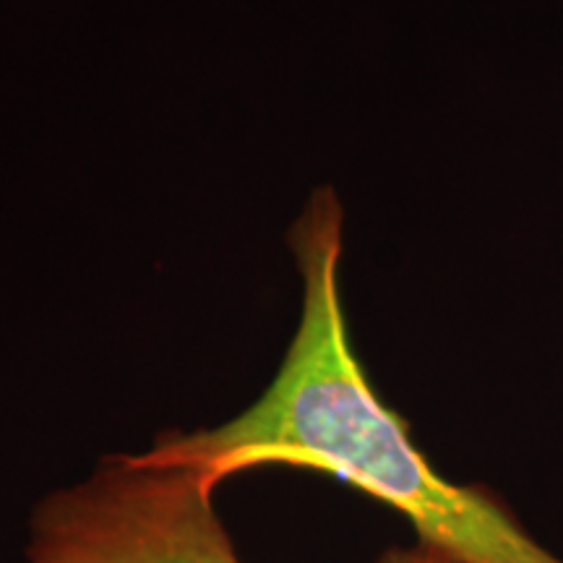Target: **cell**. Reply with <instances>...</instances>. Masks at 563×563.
<instances>
[{"label": "cell", "instance_id": "obj_3", "mask_svg": "<svg viewBox=\"0 0 563 563\" xmlns=\"http://www.w3.org/2000/svg\"><path fill=\"white\" fill-rule=\"evenodd\" d=\"M376 563H467L456 555L441 551V548L418 543L412 548H391Z\"/></svg>", "mask_w": 563, "mask_h": 563}, {"label": "cell", "instance_id": "obj_1", "mask_svg": "<svg viewBox=\"0 0 563 563\" xmlns=\"http://www.w3.org/2000/svg\"><path fill=\"white\" fill-rule=\"evenodd\" d=\"M342 222L332 188L316 191L295 222L300 323L262 397L220 428L162 433L146 454L199 467L214 488L264 464L319 470L405 514L418 543L467 563H563L496 496L435 473L405 420L373 391L340 298Z\"/></svg>", "mask_w": 563, "mask_h": 563}, {"label": "cell", "instance_id": "obj_2", "mask_svg": "<svg viewBox=\"0 0 563 563\" xmlns=\"http://www.w3.org/2000/svg\"><path fill=\"white\" fill-rule=\"evenodd\" d=\"M211 493L191 464L108 456L34 506L24 563H241Z\"/></svg>", "mask_w": 563, "mask_h": 563}]
</instances>
